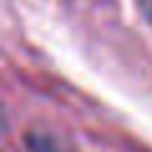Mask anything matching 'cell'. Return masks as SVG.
Returning a JSON list of instances; mask_svg holds the SVG:
<instances>
[{"instance_id":"6da1fadb","label":"cell","mask_w":152,"mask_h":152,"mask_svg":"<svg viewBox=\"0 0 152 152\" xmlns=\"http://www.w3.org/2000/svg\"><path fill=\"white\" fill-rule=\"evenodd\" d=\"M28 152H61L46 134H28Z\"/></svg>"},{"instance_id":"7a4b0ae2","label":"cell","mask_w":152,"mask_h":152,"mask_svg":"<svg viewBox=\"0 0 152 152\" xmlns=\"http://www.w3.org/2000/svg\"><path fill=\"white\" fill-rule=\"evenodd\" d=\"M134 3H137V8H140L142 18L152 26V0H134Z\"/></svg>"}]
</instances>
